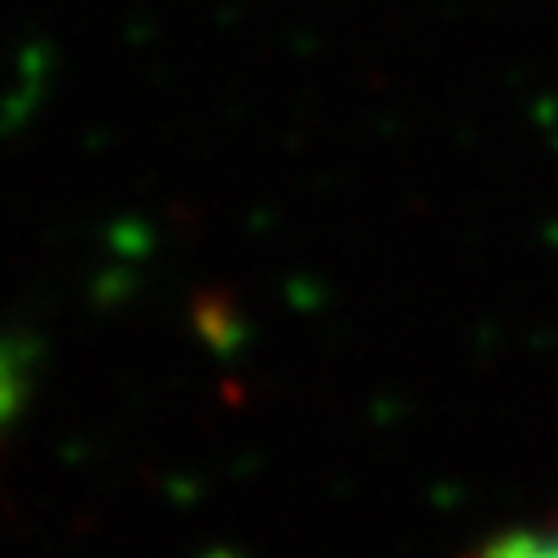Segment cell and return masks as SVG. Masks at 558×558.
Instances as JSON below:
<instances>
[{
    "mask_svg": "<svg viewBox=\"0 0 558 558\" xmlns=\"http://www.w3.org/2000/svg\"><path fill=\"white\" fill-rule=\"evenodd\" d=\"M462 558H558V514L510 523L475 549H466Z\"/></svg>",
    "mask_w": 558,
    "mask_h": 558,
    "instance_id": "6da1fadb",
    "label": "cell"
}]
</instances>
